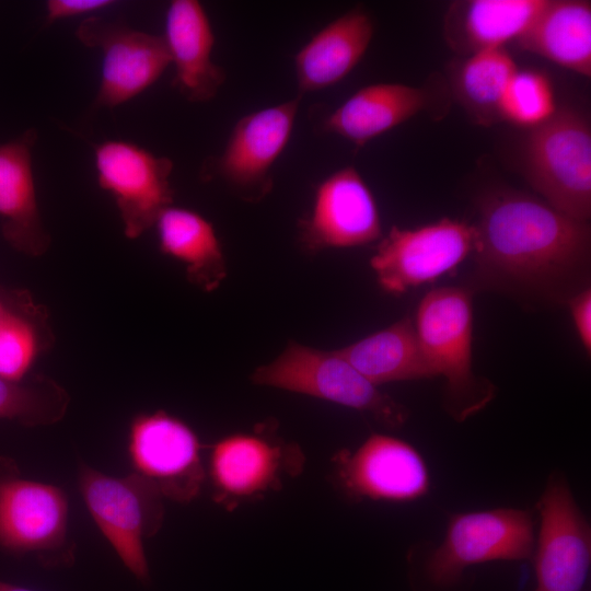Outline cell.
Listing matches in <instances>:
<instances>
[{"instance_id":"cell-1","label":"cell","mask_w":591,"mask_h":591,"mask_svg":"<svg viewBox=\"0 0 591 591\" xmlns=\"http://www.w3.org/2000/svg\"><path fill=\"white\" fill-rule=\"evenodd\" d=\"M473 255L479 278L514 291L569 299L589 267L591 230L544 200L496 189L479 205Z\"/></svg>"},{"instance_id":"cell-2","label":"cell","mask_w":591,"mask_h":591,"mask_svg":"<svg viewBox=\"0 0 591 591\" xmlns=\"http://www.w3.org/2000/svg\"><path fill=\"white\" fill-rule=\"evenodd\" d=\"M473 323L472 293L462 287L428 291L414 321L427 360L445 379V409L456 421L483 410L496 394L473 371Z\"/></svg>"},{"instance_id":"cell-3","label":"cell","mask_w":591,"mask_h":591,"mask_svg":"<svg viewBox=\"0 0 591 591\" xmlns=\"http://www.w3.org/2000/svg\"><path fill=\"white\" fill-rule=\"evenodd\" d=\"M526 182L556 210L580 221L591 216V126L571 107L530 129L522 152Z\"/></svg>"},{"instance_id":"cell-4","label":"cell","mask_w":591,"mask_h":591,"mask_svg":"<svg viewBox=\"0 0 591 591\" xmlns=\"http://www.w3.org/2000/svg\"><path fill=\"white\" fill-rule=\"evenodd\" d=\"M252 382L324 399L370 414L383 426L397 429L409 418L406 406L379 390L338 350H321L290 341L269 363L252 373Z\"/></svg>"},{"instance_id":"cell-5","label":"cell","mask_w":591,"mask_h":591,"mask_svg":"<svg viewBox=\"0 0 591 591\" xmlns=\"http://www.w3.org/2000/svg\"><path fill=\"white\" fill-rule=\"evenodd\" d=\"M69 499L56 485L22 476L16 462L0 455V549L18 557L33 555L47 568L76 560L68 535Z\"/></svg>"},{"instance_id":"cell-6","label":"cell","mask_w":591,"mask_h":591,"mask_svg":"<svg viewBox=\"0 0 591 591\" xmlns=\"http://www.w3.org/2000/svg\"><path fill=\"white\" fill-rule=\"evenodd\" d=\"M77 479L81 498L100 532L132 576L149 583L143 542L163 524L162 495L134 473L116 477L84 462L78 464Z\"/></svg>"},{"instance_id":"cell-7","label":"cell","mask_w":591,"mask_h":591,"mask_svg":"<svg viewBox=\"0 0 591 591\" xmlns=\"http://www.w3.org/2000/svg\"><path fill=\"white\" fill-rule=\"evenodd\" d=\"M535 540V520L528 509L505 507L454 513L443 541L425 561V575L436 587H452L471 566L531 559Z\"/></svg>"},{"instance_id":"cell-8","label":"cell","mask_w":591,"mask_h":591,"mask_svg":"<svg viewBox=\"0 0 591 591\" xmlns=\"http://www.w3.org/2000/svg\"><path fill=\"white\" fill-rule=\"evenodd\" d=\"M304 455L294 443L269 433L265 427L235 432L209 448L206 480L213 500L225 509L280 489L302 472Z\"/></svg>"},{"instance_id":"cell-9","label":"cell","mask_w":591,"mask_h":591,"mask_svg":"<svg viewBox=\"0 0 591 591\" xmlns=\"http://www.w3.org/2000/svg\"><path fill=\"white\" fill-rule=\"evenodd\" d=\"M204 444L196 431L165 410L139 413L128 427L127 456L132 473L164 499L190 502L206 483Z\"/></svg>"},{"instance_id":"cell-10","label":"cell","mask_w":591,"mask_h":591,"mask_svg":"<svg viewBox=\"0 0 591 591\" xmlns=\"http://www.w3.org/2000/svg\"><path fill=\"white\" fill-rule=\"evenodd\" d=\"M301 96L241 117L224 149L200 167L202 181L218 179L254 202L273 189V166L290 140Z\"/></svg>"},{"instance_id":"cell-11","label":"cell","mask_w":591,"mask_h":591,"mask_svg":"<svg viewBox=\"0 0 591 591\" xmlns=\"http://www.w3.org/2000/svg\"><path fill=\"white\" fill-rule=\"evenodd\" d=\"M475 225L442 218L406 229L393 225L370 258L379 286L398 296L454 270L473 253Z\"/></svg>"},{"instance_id":"cell-12","label":"cell","mask_w":591,"mask_h":591,"mask_svg":"<svg viewBox=\"0 0 591 591\" xmlns=\"http://www.w3.org/2000/svg\"><path fill=\"white\" fill-rule=\"evenodd\" d=\"M536 509L534 591H582L591 565V526L563 473L551 474Z\"/></svg>"},{"instance_id":"cell-13","label":"cell","mask_w":591,"mask_h":591,"mask_svg":"<svg viewBox=\"0 0 591 591\" xmlns=\"http://www.w3.org/2000/svg\"><path fill=\"white\" fill-rule=\"evenodd\" d=\"M94 160L97 183L112 195L126 237H140L173 206L171 159L129 141L107 140L95 147Z\"/></svg>"},{"instance_id":"cell-14","label":"cell","mask_w":591,"mask_h":591,"mask_svg":"<svg viewBox=\"0 0 591 591\" xmlns=\"http://www.w3.org/2000/svg\"><path fill=\"white\" fill-rule=\"evenodd\" d=\"M76 36L102 54L101 81L95 97L100 107H116L144 92L170 66L163 36L138 31L126 23L91 15Z\"/></svg>"},{"instance_id":"cell-15","label":"cell","mask_w":591,"mask_h":591,"mask_svg":"<svg viewBox=\"0 0 591 591\" xmlns=\"http://www.w3.org/2000/svg\"><path fill=\"white\" fill-rule=\"evenodd\" d=\"M333 462L335 480L355 500L410 502L430 489L422 455L393 436L372 433L356 450H340Z\"/></svg>"},{"instance_id":"cell-16","label":"cell","mask_w":591,"mask_h":591,"mask_svg":"<svg viewBox=\"0 0 591 591\" xmlns=\"http://www.w3.org/2000/svg\"><path fill=\"white\" fill-rule=\"evenodd\" d=\"M381 235L375 198L352 166L335 171L316 186L311 210L299 222V241L311 253L361 246Z\"/></svg>"},{"instance_id":"cell-17","label":"cell","mask_w":591,"mask_h":591,"mask_svg":"<svg viewBox=\"0 0 591 591\" xmlns=\"http://www.w3.org/2000/svg\"><path fill=\"white\" fill-rule=\"evenodd\" d=\"M175 69L173 86L189 102L212 100L224 84L225 71L211 59L215 34L197 0H173L163 35Z\"/></svg>"},{"instance_id":"cell-18","label":"cell","mask_w":591,"mask_h":591,"mask_svg":"<svg viewBox=\"0 0 591 591\" xmlns=\"http://www.w3.org/2000/svg\"><path fill=\"white\" fill-rule=\"evenodd\" d=\"M35 129L0 143V220L5 242L15 251L39 257L50 246V236L39 212L32 167Z\"/></svg>"},{"instance_id":"cell-19","label":"cell","mask_w":591,"mask_h":591,"mask_svg":"<svg viewBox=\"0 0 591 591\" xmlns=\"http://www.w3.org/2000/svg\"><path fill=\"white\" fill-rule=\"evenodd\" d=\"M374 33L371 16L356 8L326 24L294 55L299 95L333 86L359 63Z\"/></svg>"},{"instance_id":"cell-20","label":"cell","mask_w":591,"mask_h":591,"mask_svg":"<svg viewBox=\"0 0 591 591\" xmlns=\"http://www.w3.org/2000/svg\"><path fill=\"white\" fill-rule=\"evenodd\" d=\"M421 88L381 82L361 88L324 120L322 128L361 148L428 107Z\"/></svg>"},{"instance_id":"cell-21","label":"cell","mask_w":591,"mask_h":591,"mask_svg":"<svg viewBox=\"0 0 591 591\" xmlns=\"http://www.w3.org/2000/svg\"><path fill=\"white\" fill-rule=\"evenodd\" d=\"M546 0H468L451 4L444 19V37L466 56L503 48L517 40Z\"/></svg>"},{"instance_id":"cell-22","label":"cell","mask_w":591,"mask_h":591,"mask_svg":"<svg viewBox=\"0 0 591 591\" xmlns=\"http://www.w3.org/2000/svg\"><path fill=\"white\" fill-rule=\"evenodd\" d=\"M529 53L580 76H591V2L546 0L515 40Z\"/></svg>"},{"instance_id":"cell-23","label":"cell","mask_w":591,"mask_h":591,"mask_svg":"<svg viewBox=\"0 0 591 591\" xmlns=\"http://www.w3.org/2000/svg\"><path fill=\"white\" fill-rule=\"evenodd\" d=\"M337 350L376 386L438 376L408 316Z\"/></svg>"},{"instance_id":"cell-24","label":"cell","mask_w":591,"mask_h":591,"mask_svg":"<svg viewBox=\"0 0 591 591\" xmlns=\"http://www.w3.org/2000/svg\"><path fill=\"white\" fill-rule=\"evenodd\" d=\"M160 251L185 266L190 283L216 290L227 277V264L213 225L201 215L171 206L155 222Z\"/></svg>"},{"instance_id":"cell-25","label":"cell","mask_w":591,"mask_h":591,"mask_svg":"<svg viewBox=\"0 0 591 591\" xmlns=\"http://www.w3.org/2000/svg\"><path fill=\"white\" fill-rule=\"evenodd\" d=\"M5 312L0 322V375L21 381L56 341L49 311L25 289L2 290Z\"/></svg>"},{"instance_id":"cell-26","label":"cell","mask_w":591,"mask_h":591,"mask_svg":"<svg viewBox=\"0 0 591 591\" xmlns=\"http://www.w3.org/2000/svg\"><path fill=\"white\" fill-rule=\"evenodd\" d=\"M518 67L505 48L466 56L451 74L452 91L470 117L478 125L502 121L507 89Z\"/></svg>"},{"instance_id":"cell-27","label":"cell","mask_w":591,"mask_h":591,"mask_svg":"<svg viewBox=\"0 0 591 591\" xmlns=\"http://www.w3.org/2000/svg\"><path fill=\"white\" fill-rule=\"evenodd\" d=\"M70 404L68 391L45 374L14 381L0 375V420L24 427H44L59 422Z\"/></svg>"},{"instance_id":"cell-28","label":"cell","mask_w":591,"mask_h":591,"mask_svg":"<svg viewBox=\"0 0 591 591\" xmlns=\"http://www.w3.org/2000/svg\"><path fill=\"white\" fill-rule=\"evenodd\" d=\"M555 111L548 78L534 70L518 69L502 102V120L532 129L548 119Z\"/></svg>"},{"instance_id":"cell-29","label":"cell","mask_w":591,"mask_h":591,"mask_svg":"<svg viewBox=\"0 0 591 591\" xmlns=\"http://www.w3.org/2000/svg\"><path fill=\"white\" fill-rule=\"evenodd\" d=\"M571 318L581 345L590 355L591 351V289L583 287L568 300Z\"/></svg>"},{"instance_id":"cell-30","label":"cell","mask_w":591,"mask_h":591,"mask_svg":"<svg viewBox=\"0 0 591 591\" xmlns=\"http://www.w3.org/2000/svg\"><path fill=\"white\" fill-rule=\"evenodd\" d=\"M115 3L112 0H49L46 3L47 22L97 12Z\"/></svg>"},{"instance_id":"cell-31","label":"cell","mask_w":591,"mask_h":591,"mask_svg":"<svg viewBox=\"0 0 591 591\" xmlns=\"http://www.w3.org/2000/svg\"><path fill=\"white\" fill-rule=\"evenodd\" d=\"M0 591H34V590L0 580Z\"/></svg>"},{"instance_id":"cell-32","label":"cell","mask_w":591,"mask_h":591,"mask_svg":"<svg viewBox=\"0 0 591 591\" xmlns=\"http://www.w3.org/2000/svg\"><path fill=\"white\" fill-rule=\"evenodd\" d=\"M4 312H5V302H4L2 289H0V322L4 315Z\"/></svg>"}]
</instances>
